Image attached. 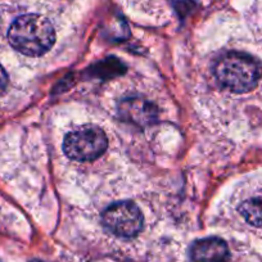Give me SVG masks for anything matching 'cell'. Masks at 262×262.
Returning <instances> with one entry per match:
<instances>
[{
	"instance_id": "8",
	"label": "cell",
	"mask_w": 262,
	"mask_h": 262,
	"mask_svg": "<svg viewBox=\"0 0 262 262\" xmlns=\"http://www.w3.org/2000/svg\"><path fill=\"white\" fill-rule=\"evenodd\" d=\"M7 82H8V76H7L6 71H4V69L2 67V64H0V93L6 89Z\"/></svg>"
},
{
	"instance_id": "1",
	"label": "cell",
	"mask_w": 262,
	"mask_h": 262,
	"mask_svg": "<svg viewBox=\"0 0 262 262\" xmlns=\"http://www.w3.org/2000/svg\"><path fill=\"white\" fill-rule=\"evenodd\" d=\"M12 47L27 57H40L52 49L55 31L49 19L40 14H25L12 24L8 31Z\"/></svg>"
},
{
	"instance_id": "6",
	"label": "cell",
	"mask_w": 262,
	"mask_h": 262,
	"mask_svg": "<svg viewBox=\"0 0 262 262\" xmlns=\"http://www.w3.org/2000/svg\"><path fill=\"white\" fill-rule=\"evenodd\" d=\"M121 118L134 125L145 127L157 120V110L155 105L143 98H128L118 104Z\"/></svg>"
},
{
	"instance_id": "2",
	"label": "cell",
	"mask_w": 262,
	"mask_h": 262,
	"mask_svg": "<svg viewBox=\"0 0 262 262\" xmlns=\"http://www.w3.org/2000/svg\"><path fill=\"white\" fill-rule=\"evenodd\" d=\"M213 74L224 89L234 94H244L258 85L262 70L257 59L249 54L229 52L215 63Z\"/></svg>"
},
{
	"instance_id": "3",
	"label": "cell",
	"mask_w": 262,
	"mask_h": 262,
	"mask_svg": "<svg viewBox=\"0 0 262 262\" xmlns=\"http://www.w3.org/2000/svg\"><path fill=\"white\" fill-rule=\"evenodd\" d=\"M108 148L104 131L93 125L82 126L71 131L63 142L66 156L79 162H92L99 158Z\"/></svg>"
},
{
	"instance_id": "7",
	"label": "cell",
	"mask_w": 262,
	"mask_h": 262,
	"mask_svg": "<svg viewBox=\"0 0 262 262\" xmlns=\"http://www.w3.org/2000/svg\"><path fill=\"white\" fill-rule=\"evenodd\" d=\"M238 212L247 224L262 228V194L253 193L246 196L238 206Z\"/></svg>"
},
{
	"instance_id": "4",
	"label": "cell",
	"mask_w": 262,
	"mask_h": 262,
	"mask_svg": "<svg viewBox=\"0 0 262 262\" xmlns=\"http://www.w3.org/2000/svg\"><path fill=\"white\" fill-rule=\"evenodd\" d=\"M104 228L120 238H133L143 229L140 208L133 202H118L110 206L102 216Z\"/></svg>"
},
{
	"instance_id": "5",
	"label": "cell",
	"mask_w": 262,
	"mask_h": 262,
	"mask_svg": "<svg viewBox=\"0 0 262 262\" xmlns=\"http://www.w3.org/2000/svg\"><path fill=\"white\" fill-rule=\"evenodd\" d=\"M191 262H228L230 249L224 239L217 236L198 239L190 247Z\"/></svg>"
},
{
	"instance_id": "9",
	"label": "cell",
	"mask_w": 262,
	"mask_h": 262,
	"mask_svg": "<svg viewBox=\"0 0 262 262\" xmlns=\"http://www.w3.org/2000/svg\"><path fill=\"white\" fill-rule=\"evenodd\" d=\"M31 262H47V261H41V259H34V261Z\"/></svg>"
}]
</instances>
